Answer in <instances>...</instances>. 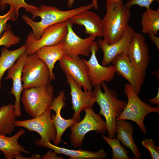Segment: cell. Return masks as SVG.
I'll list each match as a JSON object with an SVG mask.
<instances>
[{
    "instance_id": "6da1fadb",
    "label": "cell",
    "mask_w": 159,
    "mask_h": 159,
    "mask_svg": "<svg viewBox=\"0 0 159 159\" xmlns=\"http://www.w3.org/2000/svg\"><path fill=\"white\" fill-rule=\"evenodd\" d=\"M94 7L92 3L86 6H82L73 9L62 11L54 6L44 5H41L34 10L32 14L34 19L37 16L41 20L36 22L26 14H23L22 18L26 24L30 26L34 38L39 39L44 30L48 27L58 23L66 21L76 14L85 10H90Z\"/></svg>"
},
{
    "instance_id": "7a4b0ae2",
    "label": "cell",
    "mask_w": 159,
    "mask_h": 159,
    "mask_svg": "<svg viewBox=\"0 0 159 159\" xmlns=\"http://www.w3.org/2000/svg\"><path fill=\"white\" fill-rule=\"evenodd\" d=\"M93 92L96 102L100 107L99 114L105 119L107 136L115 138L116 134V119L122 113L126 102L119 99L116 92L109 89L104 82L101 85L95 86Z\"/></svg>"
},
{
    "instance_id": "3957f363",
    "label": "cell",
    "mask_w": 159,
    "mask_h": 159,
    "mask_svg": "<svg viewBox=\"0 0 159 159\" xmlns=\"http://www.w3.org/2000/svg\"><path fill=\"white\" fill-rule=\"evenodd\" d=\"M130 8L121 0L107 2L106 12L102 19L103 40L109 44L120 40L129 25Z\"/></svg>"
},
{
    "instance_id": "277c9868",
    "label": "cell",
    "mask_w": 159,
    "mask_h": 159,
    "mask_svg": "<svg viewBox=\"0 0 159 159\" xmlns=\"http://www.w3.org/2000/svg\"><path fill=\"white\" fill-rule=\"evenodd\" d=\"M124 92L127 98V102L116 120L132 121L137 124L142 133L146 134L147 130L144 123L145 118L148 114L152 112L159 114V105L153 107L150 104L143 102L128 83L125 85Z\"/></svg>"
},
{
    "instance_id": "5b68a950",
    "label": "cell",
    "mask_w": 159,
    "mask_h": 159,
    "mask_svg": "<svg viewBox=\"0 0 159 159\" xmlns=\"http://www.w3.org/2000/svg\"><path fill=\"white\" fill-rule=\"evenodd\" d=\"M54 90V86L50 84L44 87L24 89L21 100L26 112L34 118L50 108Z\"/></svg>"
},
{
    "instance_id": "8992f818",
    "label": "cell",
    "mask_w": 159,
    "mask_h": 159,
    "mask_svg": "<svg viewBox=\"0 0 159 159\" xmlns=\"http://www.w3.org/2000/svg\"><path fill=\"white\" fill-rule=\"evenodd\" d=\"M21 80L24 89L44 87L50 84L49 68L35 53L28 55L22 68Z\"/></svg>"
},
{
    "instance_id": "52a82bcc",
    "label": "cell",
    "mask_w": 159,
    "mask_h": 159,
    "mask_svg": "<svg viewBox=\"0 0 159 159\" xmlns=\"http://www.w3.org/2000/svg\"><path fill=\"white\" fill-rule=\"evenodd\" d=\"M84 118L70 126L69 136L71 145L75 148H81L86 134L91 131L104 135L107 131L105 122L99 114L95 113L92 108L85 111Z\"/></svg>"
},
{
    "instance_id": "ba28073f",
    "label": "cell",
    "mask_w": 159,
    "mask_h": 159,
    "mask_svg": "<svg viewBox=\"0 0 159 159\" xmlns=\"http://www.w3.org/2000/svg\"><path fill=\"white\" fill-rule=\"evenodd\" d=\"M67 20L46 28L38 40L35 39L32 33H30L26 41V52L29 54H32L41 47L54 45L62 42L67 32Z\"/></svg>"
},
{
    "instance_id": "9c48e42d",
    "label": "cell",
    "mask_w": 159,
    "mask_h": 159,
    "mask_svg": "<svg viewBox=\"0 0 159 159\" xmlns=\"http://www.w3.org/2000/svg\"><path fill=\"white\" fill-rule=\"evenodd\" d=\"M51 110H47L40 115L32 119L16 120L15 126L21 127L29 132L35 131L40 135L41 141L48 140L54 142L57 136V131L51 117Z\"/></svg>"
},
{
    "instance_id": "30bf717a",
    "label": "cell",
    "mask_w": 159,
    "mask_h": 159,
    "mask_svg": "<svg viewBox=\"0 0 159 159\" xmlns=\"http://www.w3.org/2000/svg\"><path fill=\"white\" fill-rule=\"evenodd\" d=\"M59 65L64 73L71 76L84 90L92 91L93 87L89 77L87 65L79 56L64 54L59 61Z\"/></svg>"
},
{
    "instance_id": "8fae6325",
    "label": "cell",
    "mask_w": 159,
    "mask_h": 159,
    "mask_svg": "<svg viewBox=\"0 0 159 159\" xmlns=\"http://www.w3.org/2000/svg\"><path fill=\"white\" fill-rule=\"evenodd\" d=\"M116 73L127 80L133 90L139 95L146 76V72L136 69L130 62L127 53L117 55L111 62Z\"/></svg>"
},
{
    "instance_id": "7c38bea8",
    "label": "cell",
    "mask_w": 159,
    "mask_h": 159,
    "mask_svg": "<svg viewBox=\"0 0 159 159\" xmlns=\"http://www.w3.org/2000/svg\"><path fill=\"white\" fill-rule=\"evenodd\" d=\"M99 47L97 42L94 41L91 47V55L89 59L87 61L83 59L88 69L89 77L93 86L100 85L102 82H109L111 81L116 73L113 65L104 66L99 63L96 54Z\"/></svg>"
},
{
    "instance_id": "4fadbf2b",
    "label": "cell",
    "mask_w": 159,
    "mask_h": 159,
    "mask_svg": "<svg viewBox=\"0 0 159 159\" xmlns=\"http://www.w3.org/2000/svg\"><path fill=\"white\" fill-rule=\"evenodd\" d=\"M127 54L130 62L136 69L146 72L150 58L148 47L142 34L135 32L133 34L128 46Z\"/></svg>"
},
{
    "instance_id": "5bb4252c",
    "label": "cell",
    "mask_w": 159,
    "mask_h": 159,
    "mask_svg": "<svg viewBox=\"0 0 159 159\" xmlns=\"http://www.w3.org/2000/svg\"><path fill=\"white\" fill-rule=\"evenodd\" d=\"M67 79V82L70 88V95L71 97L72 109L74 110V118L77 121H80V114L82 111H85L92 108L96 103L95 94L92 91L84 90L74 81L68 74L64 73Z\"/></svg>"
},
{
    "instance_id": "9a60e30c",
    "label": "cell",
    "mask_w": 159,
    "mask_h": 159,
    "mask_svg": "<svg viewBox=\"0 0 159 159\" xmlns=\"http://www.w3.org/2000/svg\"><path fill=\"white\" fill-rule=\"evenodd\" d=\"M67 32L63 42L64 54L69 56H77L82 55L89 57L91 52V47L96 37L90 35L83 39L74 32L73 24L69 19L67 20Z\"/></svg>"
},
{
    "instance_id": "2e32d148",
    "label": "cell",
    "mask_w": 159,
    "mask_h": 159,
    "mask_svg": "<svg viewBox=\"0 0 159 159\" xmlns=\"http://www.w3.org/2000/svg\"><path fill=\"white\" fill-rule=\"evenodd\" d=\"M135 32L134 30L128 25L122 38L115 43L109 44L104 40L98 39L97 42L99 48L102 50L103 55L102 65L107 66L119 54L127 53L129 43Z\"/></svg>"
},
{
    "instance_id": "e0dca14e",
    "label": "cell",
    "mask_w": 159,
    "mask_h": 159,
    "mask_svg": "<svg viewBox=\"0 0 159 159\" xmlns=\"http://www.w3.org/2000/svg\"><path fill=\"white\" fill-rule=\"evenodd\" d=\"M29 54L25 52L22 54L14 64L7 70V74L4 80L10 79L12 80V87L10 93L14 95L15 100L14 104L16 117L21 115V95L24 89L21 77L23 65Z\"/></svg>"
},
{
    "instance_id": "ac0fdd59",
    "label": "cell",
    "mask_w": 159,
    "mask_h": 159,
    "mask_svg": "<svg viewBox=\"0 0 159 159\" xmlns=\"http://www.w3.org/2000/svg\"><path fill=\"white\" fill-rule=\"evenodd\" d=\"M66 97L64 91H60L59 95L56 97H54L53 102L50 109L54 111L56 114L51 115L53 122L57 131V136L54 145H58L59 143L63 142L62 140V137L66 129L73 124L77 122L74 118L65 119L63 118L61 115L62 109L66 105L64 102Z\"/></svg>"
},
{
    "instance_id": "d6986e66",
    "label": "cell",
    "mask_w": 159,
    "mask_h": 159,
    "mask_svg": "<svg viewBox=\"0 0 159 159\" xmlns=\"http://www.w3.org/2000/svg\"><path fill=\"white\" fill-rule=\"evenodd\" d=\"M87 10L82 11L69 19L73 24L84 26V33L96 37L103 36L102 19L96 13Z\"/></svg>"
},
{
    "instance_id": "ffe728a7",
    "label": "cell",
    "mask_w": 159,
    "mask_h": 159,
    "mask_svg": "<svg viewBox=\"0 0 159 159\" xmlns=\"http://www.w3.org/2000/svg\"><path fill=\"white\" fill-rule=\"evenodd\" d=\"M36 145L52 149L57 154H62L70 157L69 159H102L107 157V154L102 149L93 152L91 151L79 149H69L52 144L48 140L41 141L38 139L34 141Z\"/></svg>"
},
{
    "instance_id": "44dd1931",
    "label": "cell",
    "mask_w": 159,
    "mask_h": 159,
    "mask_svg": "<svg viewBox=\"0 0 159 159\" xmlns=\"http://www.w3.org/2000/svg\"><path fill=\"white\" fill-rule=\"evenodd\" d=\"M25 132V130L21 129L11 137L0 134V150L4 153L5 159H13L16 156L22 155L21 153L26 154L30 153L18 142L21 136Z\"/></svg>"
},
{
    "instance_id": "7402d4cb",
    "label": "cell",
    "mask_w": 159,
    "mask_h": 159,
    "mask_svg": "<svg viewBox=\"0 0 159 159\" xmlns=\"http://www.w3.org/2000/svg\"><path fill=\"white\" fill-rule=\"evenodd\" d=\"M116 120L117 138L121 142L124 146L131 150L134 155L133 159H140L141 153L133 138V126L125 120Z\"/></svg>"
},
{
    "instance_id": "603a6c76",
    "label": "cell",
    "mask_w": 159,
    "mask_h": 159,
    "mask_svg": "<svg viewBox=\"0 0 159 159\" xmlns=\"http://www.w3.org/2000/svg\"><path fill=\"white\" fill-rule=\"evenodd\" d=\"M35 53L37 57L44 62L48 66L50 72L51 82L55 80V76L53 71L55 64L64 54L63 42L55 45L41 47Z\"/></svg>"
},
{
    "instance_id": "cb8c5ba5",
    "label": "cell",
    "mask_w": 159,
    "mask_h": 159,
    "mask_svg": "<svg viewBox=\"0 0 159 159\" xmlns=\"http://www.w3.org/2000/svg\"><path fill=\"white\" fill-rule=\"evenodd\" d=\"M16 117L14 105L11 103L0 107V134L6 135L13 132Z\"/></svg>"
},
{
    "instance_id": "d4e9b609",
    "label": "cell",
    "mask_w": 159,
    "mask_h": 159,
    "mask_svg": "<svg viewBox=\"0 0 159 159\" xmlns=\"http://www.w3.org/2000/svg\"><path fill=\"white\" fill-rule=\"evenodd\" d=\"M26 44L16 49L10 50L4 47L2 48L0 56V90L1 88V79L5 72L16 61L20 55L26 52Z\"/></svg>"
},
{
    "instance_id": "484cf974",
    "label": "cell",
    "mask_w": 159,
    "mask_h": 159,
    "mask_svg": "<svg viewBox=\"0 0 159 159\" xmlns=\"http://www.w3.org/2000/svg\"><path fill=\"white\" fill-rule=\"evenodd\" d=\"M141 24L143 33L152 32L157 35L159 30V9H147L142 15Z\"/></svg>"
},
{
    "instance_id": "4316f807",
    "label": "cell",
    "mask_w": 159,
    "mask_h": 159,
    "mask_svg": "<svg viewBox=\"0 0 159 159\" xmlns=\"http://www.w3.org/2000/svg\"><path fill=\"white\" fill-rule=\"evenodd\" d=\"M102 139L110 146L112 151V159H130L128 155L129 151L120 144V141L117 138H110L104 135Z\"/></svg>"
},
{
    "instance_id": "83f0119b",
    "label": "cell",
    "mask_w": 159,
    "mask_h": 159,
    "mask_svg": "<svg viewBox=\"0 0 159 159\" xmlns=\"http://www.w3.org/2000/svg\"><path fill=\"white\" fill-rule=\"evenodd\" d=\"M7 4H9L10 8L14 10L17 19L19 16V11L20 8H24L26 12H29L32 14L37 7L28 4L25 0H0V9L4 11Z\"/></svg>"
},
{
    "instance_id": "f1b7e54d",
    "label": "cell",
    "mask_w": 159,
    "mask_h": 159,
    "mask_svg": "<svg viewBox=\"0 0 159 159\" xmlns=\"http://www.w3.org/2000/svg\"><path fill=\"white\" fill-rule=\"evenodd\" d=\"M21 40L20 37L16 35L11 29H9L0 36V46H3L7 48H9L12 45L19 43Z\"/></svg>"
},
{
    "instance_id": "f546056e",
    "label": "cell",
    "mask_w": 159,
    "mask_h": 159,
    "mask_svg": "<svg viewBox=\"0 0 159 159\" xmlns=\"http://www.w3.org/2000/svg\"><path fill=\"white\" fill-rule=\"evenodd\" d=\"M16 17L15 12L12 8L3 15H0V37L4 32L8 29H11L10 25L7 23V21H16Z\"/></svg>"
},
{
    "instance_id": "4dcf8cb0",
    "label": "cell",
    "mask_w": 159,
    "mask_h": 159,
    "mask_svg": "<svg viewBox=\"0 0 159 159\" xmlns=\"http://www.w3.org/2000/svg\"><path fill=\"white\" fill-rule=\"evenodd\" d=\"M142 145L148 150L150 153L151 159H159V147L155 145L152 139L146 138L141 142Z\"/></svg>"
},
{
    "instance_id": "1f68e13d",
    "label": "cell",
    "mask_w": 159,
    "mask_h": 159,
    "mask_svg": "<svg viewBox=\"0 0 159 159\" xmlns=\"http://www.w3.org/2000/svg\"><path fill=\"white\" fill-rule=\"evenodd\" d=\"M156 1L159 3V0H131L125 4L127 6L130 8L134 5H137L141 7H145L148 9L153 2Z\"/></svg>"
},
{
    "instance_id": "d6a6232c",
    "label": "cell",
    "mask_w": 159,
    "mask_h": 159,
    "mask_svg": "<svg viewBox=\"0 0 159 159\" xmlns=\"http://www.w3.org/2000/svg\"><path fill=\"white\" fill-rule=\"evenodd\" d=\"M42 159H63L62 156H58L57 153L54 152H53L52 150L48 151L46 154L42 155Z\"/></svg>"
},
{
    "instance_id": "836d02e7",
    "label": "cell",
    "mask_w": 159,
    "mask_h": 159,
    "mask_svg": "<svg viewBox=\"0 0 159 159\" xmlns=\"http://www.w3.org/2000/svg\"><path fill=\"white\" fill-rule=\"evenodd\" d=\"M148 34L151 41L155 44L159 50V37L152 32H150Z\"/></svg>"
},
{
    "instance_id": "e575fe53",
    "label": "cell",
    "mask_w": 159,
    "mask_h": 159,
    "mask_svg": "<svg viewBox=\"0 0 159 159\" xmlns=\"http://www.w3.org/2000/svg\"><path fill=\"white\" fill-rule=\"evenodd\" d=\"M92 3L94 6V8L97 10L98 9V0H92ZM75 0H68L67 2V5L69 8H71L72 7Z\"/></svg>"
},
{
    "instance_id": "d590c367",
    "label": "cell",
    "mask_w": 159,
    "mask_h": 159,
    "mask_svg": "<svg viewBox=\"0 0 159 159\" xmlns=\"http://www.w3.org/2000/svg\"><path fill=\"white\" fill-rule=\"evenodd\" d=\"M14 158L16 159H42V157L39 154H35L29 158L25 157L22 156V155H21L16 156L14 157Z\"/></svg>"
},
{
    "instance_id": "8d00e7d4",
    "label": "cell",
    "mask_w": 159,
    "mask_h": 159,
    "mask_svg": "<svg viewBox=\"0 0 159 159\" xmlns=\"http://www.w3.org/2000/svg\"><path fill=\"white\" fill-rule=\"evenodd\" d=\"M151 104L158 105L159 104V87L158 88V92L156 95L153 98L148 100Z\"/></svg>"
},
{
    "instance_id": "74e56055",
    "label": "cell",
    "mask_w": 159,
    "mask_h": 159,
    "mask_svg": "<svg viewBox=\"0 0 159 159\" xmlns=\"http://www.w3.org/2000/svg\"><path fill=\"white\" fill-rule=\"evenodd\" d=\"M121 0H106V1L107 2H116L119 1ZM129 0L130 1L131 0Z\"/></svg>"
}]
</instances>
